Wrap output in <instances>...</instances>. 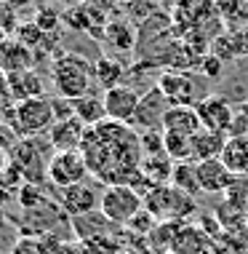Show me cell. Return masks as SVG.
<instances>
[{
	"mask_svg": "<svg viewBox=\"0 0 248 254\" xmlns=\"http://www.w3.org/2000/svg\"><path fill=\"white\" fill-rule=\"evenodd\" d=\"M144 209L160 222H184L195 211V203L182 190L171 188V185H160L144 195Z\"/></svg>",
	"mask_w": 248,
	"mask_h": 254,
	"instance_id": "obj_5",
	"label": "cell"
},
{
	"mask_svg": "<svg viewBox=\"0 0 248 254\" xmlns=\"http://www.w3.org/2000/svg\"><path fill=\"white\" fill-rule=\"evenodd\" d=\"M227 145V136L224 134H213V131H198L192 136V163H200V161H211V158H222Z\"/></svg>",
	"mask_w": 248,
	"mask_h": 254,
	"instance_id": "obj_21",
	"label": "cell"
},
{
	"mask_svg": "<svg viewBox=\"0 0 248 254\" xmlns=\"http://www.w3.org/2000/svg\"><path fill=\"white\" fill-rule=\"evenodd\" d=\"M222 67H224V59H219L216 54H205L200 59V72L205 78H219V75H222Z\"/></svg>",
	"mask_w": 248,
	"mask_h": 254,
	"instance_id": "obj_34",
	"label": "cell"
},
{
	"mask_svg": "<svg viewBox=\"0 0 248 254\" xmlns=\"http://www.w3.org/2000/svg\"><path fill=\"white\" fill-rule=\"evenodd\" d=\"M8 158L13 166L22 171L24 182L43 185V180H48V161H43V147H40V142L35 136L16 139L8 147Z\"/></svg>",
	"mask_w": 248,
	"mask_h": 254,
	"instance_id": "obj_6",
	"label": "cell"
},
{
	"mask_svg": "<svg viewBox=\"0 0 248 254\" xmlns=\"http://www.w3.org/2000/svg\"><path fill=\"white\" fill-rule=\"evenodd\" d=\"M139 99H142V94L136 91V88H131L128 83L107 88V91L101 94V102H104V110H107V121L131 126V123H134V115H136V107H139Z\"/></svg>",
	"mask_w": 248,
	"mask_h": 254,
	"instance_id": "obj_10",
	"label": "cell"
},
{
	"mask_svg": "<svg viewBox=\"0 0 248 254\" xmlns=\"http://www.w3.org/2000/svg\"><path fill=\"white\" fill-rule=\"evenodd\" d=\"M19 13L16 8H13L11 3H5V0H0V30L5 32V35H16V30H19Z\"/></svg>",
	"mask_w": 248,
	"mask_h": 254,
	"instance_id": "obj_31",
	"label": "cell"
},
{
	"mask_svg": "<svg viewBox=\"0 0 248 254\" xmlns=\"http://www.w3.org/2000/svg\"><path fill=\"white\" fill-rule=\"evenodd\" d=\"M224 195H227V203L238 206L240 214H246L248 211V177H235V182L230 185V190Z\"/></svg>",
	"mask_w": 248,
	"mask_h": 254,
	"instance_id": "obj_28",
	"label": "cell"
},
{
	"mask_svg": "<svg viewBox=\"0 0 248 254\" xmlns=\"http://www.w3.org/2000/svg\"><path fill=\"white\" fill-rule=\"evenodd\" d=\"M104 43L118 54H131L134 49V27L126 22H109L104 27Z\"/></svg>",
	"mask_w": 248,
	"mask_h": 254,
	"instance_id": "obj_23",
	"label": "cell"
},
{
	"mask_svg": "<svg viewBox=\"0 0 248 254\" xmlns=\"http://www.w3.org/2000/svg\"><path fill=\"white\" fill-rule=\"evenodd\" d=\"M19 40L22 46H27L30 51H38V46L46 40V32L40 30V27L35 22H22L19 24V30H16V35H13Z\"/></svg>",
	"mask_w": 248,
	"mask_h": 254,
	"instance_id": "obj_29",
	"label": "cell"
},
{
	"mask_svg": "<svg viewBox=\"0 0 248 254\" xmlns=\"http://www.w3.org/2000/svg\"><path fill=\"white\" fill-rule=\"evenodd\" d=\"M59 246L51 236H22L13 244L11 254H56Z\"/></svg>",
	"mask_w": 248,
	"mask_h": 254,
	"instance_id": "obj_27",
	"label": "cell"
},
{
	"mask_svg": "<svg viewBox=\"0 0 248 254\" xmlns=\"http://www.w3.org/2000/svg\"><path fill=\"white\" fill-rule=\"evenodd\" d=\"M5 3H11L13 8H19V5H22V3H27V0H5Z\"/></svg>",
	"mask_w": 248,
	"mask_h": 254,
	"instance_id": "obj_38",
	"label": "cell"
},
{
	"mask_svg": "<svg viewBox=\"0 0 248 254\" xmlns=\"http://www.w3.org/2000/svg\"><path fill=\"white\" fill-rule=\"evenodd\" d=\"M163 131L195 136L198 131H203L200 115H198L195 107H176V105H171L168 113H165V118H163Z\"/></svg>",
	"mask_w": 248,
	"mask_h": 254,
	"instance_id": "obj_16",
	"label": "cell"
},
{
	"mask_svg": "<svg viewBox=\"0 0 248 254\" xmlns=\"http://www.w3.org/2000/svg\"><path fill=\"white\" fill-rule=\"evenodd\" d=\"M168 99L163 97L160 88H149L147 94H142L139 99V107H136V115H134V123L131 126L142 128V131H163V118L168 113Z\"/></svg>",
	"mask_w": 248,
	"mask_h": 254,
	"instance_id": "obj_12",
	"label": "cell"
},
{
	"mask_svg": "<svg viewBox=\"0 0 248 254\" xmlns=\"http://www.w3.org/2000/svg\"><path fill=\"white\" fill-rule=\"evenodd\" d=\"M163 153L168 155L174 163L192 161V136L163 131Z\"/></svg>",
	"mask_w": 248,
	"mask_h": 254,
	"instance_id": "obj_26",
	"label": "cell"
},
{
	"mask_svg": "<svg viewBox=\"0 0 248 254\" xmlns=\"http://www.w3.org/2000/svg\"><path fill=\"white\" fill-rule=\"evenodd\" d=\"M144 209V198L131 185H107L101 190L99 211L115 228H128V222Z\"/></svg>",
	"mask_w": 248,
	"mask_h": 254,
	"instance_id": "obj_4",
	"label": "cell"
},
{
	"mask_svg": "<svg viewBox=\"0 0 248 254\" xmlns=\"http://www.w3.org/2000/svg\"><path fill=\"white\" fill-rule=\"evenodd\" d=\"M32 22H35L40 30L46 32V35H53V32L59 30V24H61V16H59V11L56 8H40L38 13H35V19H32Z\"/></svg>",
	"mask_w": 248,
	"mask_h": 254,
	"instance_id": "obj_30",
	"label": "cell"
},
{
	"mask_svg": "<svg viewBox=\"0 0 248 254\" xmlns=\"http://www.w3.org/2000/svg\"><path fill=\"white\" fill-rule=\"evenodd\" d=\"M75 107V118H78L86 128L91 126H99V123L107 121V110H104V102H101V97H83V99H75L72 102Z\"/></svg>",
	"mask_w": 248,
	"mask_h": 254,
	"instance_id": "obj_22",
	"label": "cell"
},
{
	"mask_svg": "<svg viewBox=\"0 0 248 254\" xmlns=\"http://www.w3.org/2000/svg\"><path fill=\"white\" fill-rule=\"evenodd\" d=\"M56 254H80V249H78V246L64 244V246H59V249H56Z\"/></svg>",
	"mask_w": 248,
	"mask_h": 254,
	"instance_id": "obj_37",
	"label": "cell"
},
{
	"mask_svg": "<svg viewBox=\"0 0 248 254\" xmlns=\"http://www.w3.org/2000/svg\"><path fill=\"white\" fill-rule=\"evenodd\" d=\"M8 78V91L13 102L32 99V97H43V80L35 70H24V72H13L5 75Z\"/></svg>",
	"mask_w": 248,
	"mask_h": 254,
	"instance_id": "obj_20",
	"label": "cell"
},
{
	"mask_svg": "<svg viewBox=\"0 0 248 254\" xmlns=\"http://www.w3.org/2000/svg\"><path fill=\"white\" fill-rule=\"evenodd\" d=\"M96 83L94 64L83 59L80 54H61L51 64V86L61 99H83L91 94V86Z\"/></svg>",
	"mask_w": 248,
	"mask_h": 254,
	"instance_id": "obj_2",
	"label": "cell"
},
{
	"mask_svg": "<svg viewBox=\"0 0 248 254\" xmlns=\"http://www.w3.org/2000/svg\"><path fill=\"white\" fill-rule=\"evenodd\" d=\"M80 153L86 158L88 174L101 185H128L139 174L142 145L139 134L126 123L104 121L99 126L86 128Z\"/></svg>",
	"mask_w": 248,
	"mask_h": 254,
	"instance_id": "obj_1",
	"label": "cell"
},
{
	"mask_svg": "<svg viewBox=\"0 0 248 254\" xmlns=\"http://www.w3.org/2000/svg\"><path fill=\"white\" fill-rule=\"evenodd\" d=\"M51 105H53V115H56V121H70V118H75V107H72L70 99L53 97Z\"/></svg>",
	"mask_w": 248,
	"mask_h": 254,
	"instance_id": "obj_35",
	"label": "cell"
},
{
	"mask_svg": "<svg viewBox=\"0 0 248 254\" xmlns=\"http://www.w3.org/2000/svg\"><path fill=\"white\" fill-rule=\"evenodd\" d=\"M83 136H86V126L78 118L70 121H56L48 131V147L51 153H64V150H80Z\"/></svg>",
	"mask_w": 248,
	"mask_h": 254,
	"instance_id": "obj_14",
	"label": "cell"
},
{
	"mask_svg": "<svg viewBox=\"0 0 248 254\" xmlns=\"http://www.w3.org/2000/svg\"><path fill=\"white\" fill-rule=\"evenodd\" d=\"M0 254H3V252H0Z\"/></svg>",
	"mask_w": 248,
	"mask_h": 254,
	"instance_id": "obj_40",
	"label": "cell"
},
{
	"mask_svg": "<svg viewBox=\"0 0 248 254\" xmlns=\"http://www.w3.org/2000/svg\"><path fill=\"white\" fill-rule=\"evenodd\" d=\"M139 145H142V155L163 153V131H142Z\"/></svg>",
	"mask_w": 248,
	"mask_h": 254,
	"instance_id": "obj_32",
	"label": "cell"
},
{
	"mask_svg": "<svg viewBox=\"0 0 248 254\" xmlns=\"http://www.w3.org/2000/svg\"><path fill=\"white\" fill-rule=\"evenodd\" d=\"M8 163H11V158H8V147L0 145V174L5 171V166H8Z\"/></svg>",
	"mask_w": 248,
	"mask_h": 254,
	"instance_id": "obj_36",
	"label": "cell"
},
{
	"mask_svg": "<svg viewBox=\"0 0 248 254\" xmlns=\"http://www.w3.org/2000/svg\"><path fill=\"white\" fill-rule=\"evenodd\" d=\"M94 72H96V83H101V88H115V86H123V75H126V70H123V64L118 59L112 57H101L94 62Z\"/></svg>",
	"mask_w": 248,
	"mask_h": 254,
	"instance_id": "obj_24",
	"label": "cell"
},
{
	"mask_svg": "<svg viewBox=\"0 0 248 254\" xmlns=\"http://www.w3.org/2000/svg\"><path fill=\"white\" fill-rule=\"evenodd\" d=\"M174 254H213L208 233H203L195 225H182V230L176 233L174 244H171Z\"/></svg>",
	"mask_w": 248,
	"mask_h": 254,
	"instance_id": "obj_17",
	"label": "cell"
},
{
	"mask_svg": "<svg viewBox=\"0 0 248 254\" xmlns=\"http://www.w3.org/2000/svg\"><path fill=\"white\" fill-rule=\"evenodd\" d=\"M88 166L80 150H64V153H51L48 155V182L56 185L59 190L72 188L78 182L88 180Z\"/></svg>",
	"mask_w": 248,
	"mask_h": 254,
	"instance_id": "obj_7",
	"label": "cell"
},
{
	"mask_svg": "<svg viewBox=\"0 0 248 254\" xmlns=\"http://www.w3.org/2000/svg\"><path fill=\"white\" fill-rule=\"evenodd\" d=\"M198 169V185H200V193H227L230 185L235 182V174L224 166L222 158H211V161H200L195 163Z\"/></svg>",
	"mask_w": 248,
	"mask_h": 254,
	"instance_id": "obj_13",
	"label": "cell"
},
{
	"mask_svg": "<svg viewBox=\"0 0 248 254\" xmlns=\"http://www.w3.org/2000/svg\"><path fill=\"white\" fill-rule=\"evenodd\" d=\"M222 161L235 177H248V134L227 136Z\"/></svg>",
	"mask_w": 248,
	"mask_h": 254,
	"instance_id": "obj_19",
	"label": "cell"
},
{
	"mask_svg": "<svg viewBox=\"0 0 248 254\" xmlns=\"http://www.w3.org/2000/svg\"><path fill=\"white\" fill-rule=\"evenodd\" d=\"M99 201H101V193L88 180L72 185V188L59 190V206L70 217H86L91 211H99Z\"/></svg>",
	"mask_w": 248,
	"mask_h": 254,
	"instance_id": "obj_11",
	"label": "cell"
},
{
	"mask_svg": "<svg viewBox=\"0 0 248 254\" xmlns=\"http://www.w3.org/2000/svg\"><path fill=\"white\" fill-rule=\"evenodd\" d=\"M0 70L5 75L35 70V51H30L27 46H22L16 38H8L3 43V49H0Z\"/></svg>",
	"mask_w": 248,
	"mask_h": 254,
	"instance_id": "obj_15",
	"label": "cell"
},
{
	"mask_svg": "<svg viewBox=\"0 0 248 254\" xmlns=\"http://www.w3.org/2000/svg\"><path fill=\"white\" fill-rule=\"evenodd\" d=\"M56 123L53 115V105L46 97H32V99H22L13 102L11 107V131L16 136H38L43 131H51V126Z\"/></svg>",
	"mask_w": 248,
	"mask_h": 254,
	"instance_id": "obj_3",
	"label": "cell"
},
{
	"mask_svg": "<svg viewBox=\"0 0 248 254\" xmlns=\"http://www.w3.org/2000/svg\"><path fill=\"white\" fill-rule=\"evenodd\" d=\"M5 40H8V35H5L3 30H0V49H3V43H5Z\"/></svg>",
	"mask_w": 248,
	"mask_h": 254,
	"instance_id": "obj_39",
	"label": "cell"
},
{
	"mask_svg": "<svg viewBox=\"0 0 248 254\" xmlns=\"http://www.w3.org/2000/svg\"><path fill=\"white\" fill-rule=\"evenodd\" d=\"M198 115H200V123L205 131H213V134H232V126H235V110L227 102L224 97H205L203 102H198Z\"/></svg>",
	"mask_w": 248,
	"mask_h": 254,
	"instance_id": "obj_9",
	"label": "cell"
},
{
	"mask_svg": "<svg viewBox=\"0 0 248 254\" xmlns=\"http://www.w3.org/2000/svg\"><path fill=\"white\" fill-rule=\"evenodd\" d=\"M171 188L182 190L184 195H198L200 193V185H198V169L192 161H184V163H176L174 166V174H171Z\"/></svg>",
	"mask_w": 248,
	"mask_h": 254,
	"instance_id": "obj_25",
	"label": "cell"
},
{
	"mask_svg": "<svg viewBox=\"0 0 248 254\" xmlns=\"http://www.w3.org/2000/svg\"><path fill=\"white\" fill-rule=\"evenodd\" d=\"M155 228H157V219H155L152 214H149L147 209H142L139 214H136V217H134V219H131V222H128V230H136V233H147V236H149V233H152Z\"/></svg>",
	"mask_w": 248,
	"mask_h": 254,
	"instance_id": "obj_33",
	"label": "cell"
},
{
	"mask_svg": "<svg viewBox=\"0 0 248 254\" xmlns=\"http://www.w3.org/2000/svg\"><path fill=\"white\" fill-rule=\"evenodd\" d=\"M174 166H176V163L171 161V158L165 155V153H152V155H142L139 171H142V177H144V180H147L149 185L160 188V185H171Z\"/></svg>",
	"mask_w": 248,
	"mask_h": 254,
	"instance_id": "obj_18",
	"label": "cell"
},
{
	"mask_svg": "<svg viewBox=\"0 0 248 254\" xmlns=\"http://www.w3.org/2000/svg\"><path fill=\"white\" fill-rule=\"evenodd\" d=\"M157 88L168 99V105H176V107H198V102L205 99L198 94L195 75L182 72V70H165L157 78Z\"/></svg>",
	"mask_w": 248,
	"mask_h": 254,
	"instance_id": "obj_8",
	"label": "cell"
}]
</instances>
